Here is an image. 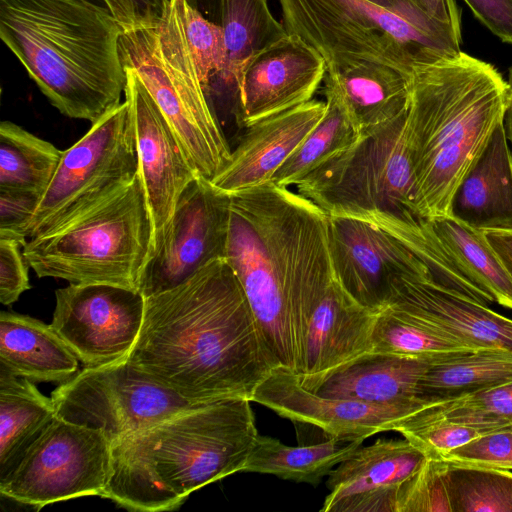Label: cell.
<instances>
[{
	"label": "cell",
	"mask_w": 512,
	"mask_h": 512,
	"mask_svg": "<svg viewBox=\"0 0 512 512\" xmlns=\"http://www.w3.org/2000/svg\"><path fill=\"white\" fill-rule=\"evenodd\" d=\"M127 359L191 402L251 401L279 366L225 258L145 297L141 330Z\"/></svg>",
	"instance_id": "6da1fadb"
},
{
	"label": "cell",
	"mask_w": 512,
	"mask_h": 512,
	"mask_svg": "<svg viewBox=\"0 0 512 512\" xmlns=\"http://www.w3.org/2000/svg\"><path fill=\"white\" fill-rule=\"evenodd\" d=\"M230 196L225 259L276 362L297 373L293 333L334 278L328 215L273 181Z\"/></svg>",
	"instance_id": "7a4b0ae2"
},
{
	"label": "cell",
	"mask_w": 512,
	"mask_h": 512,
	"mask_svg": "<svg viewBox=\"0 0 512 512\" xmlns=\"http://www.w3.org/2000/svg\"><path fill=\"white\" fill-rule=\"evenodd\" d=\"M251 401L199 402L111 444L100 497L126 509H177L189 495L242 472L258 431Z\"/></svg>",
	"instance_id": "3957f363"
},
{
	"label": "cell",
	"mask_w": 512,
	"mask_h": 512,
	"mask_svg": "<svg viewBox=\"0 0 512 512\" xmlns=\"http://www.w3.org/2000/svg\"><path fill=\"white\" fill-rule=\"evenodd\" d=\"M509 96L490 63L464 52L415 70L406 141L424 219L451 216L453 195L503 123Z\"/></svg>",
	"instance_id": "277c9868"
},
{
	"label": "cell",
	"mask_w": 512,
	"mask_h": 512,
	"mask_svg": "<svg viewBox=\"0 0 512 512\" xmlns=\"http://www.w3.org/2000/svg\"><path fill=\"white\" fill-rule=\"evenodd\" d=\"M124 30L83 0H0V37L50 103L91 124L121 104Z\"/></svg>",
	"instance_id": "5b68a950"
},
{
	"label": "cell",
	"mask_w": 512,
	"mask_h": 512,
	"mask_svg": "<svg viewBox=\"0 0 512 512\" xmlns=\"http://www.w3.org/2000/svg\"><path fill=\"white\" fill-rule=\"evenodd\" d=\"M287 33L304 39L326 66L382 62L412 76L460 54L461 34L420 10L392 11L366 0H279Z\"/></svg>",
	"instance_id": "8992f818"
},
{
	"label": "cell",
	"mask_w": 512,
	"mask_h": 512,
	"mask_svg": "<svg viewBox=\"0 0 512 512\" xmlns=\"http://www.w3.org/2000/svg\"><path fill=\"white\" fill-rule=\"evenodd\" d=\"M407 114L362 133L302 179L297 192L329 216L364 220L396 238L422 229L428 220L417 208Z\"/></svg>",
	"instance_id": "52a82bcc"
},
{
	"label": "cell",
	"mask_w": 512,
	"mask_h": 512,
	"mask_svg": "<svg viewBox=\"0 0 512 512\" xmlns=\"http://www.w3.org/2000/svg\"><path fill=\"white\" fill-rule=\"evenodd\" d=\"M151 237L150 214L138 172L133 182L108 200L60 228L28 240L23 254L39 278L139 291Z\"/></svg>",
	"instance_id": "ba28073f"
},
{
	"label": "cell",
	"mask_w": 512,
	"mask_h": 512,
	"mask_svg": "<svg viewBox=\"0 0 512 512\" xmlns=\"http://www.w3.org/2000/svg\"><path fill=\"white\" fill-rule=\"evenodd\" d=\"M120 55L156 102L189 162L211 180L232 149L202 87L177 3L169 1L155 24L123 32Z\"/></svg>",
	"instance_id": "9c48e42d"
},
{
	"label": "cell",
	"mask_w": 512,
	"mask_h": 512,
	"mask_svg": "<svg viewBox=\"0 0 512 512\" xmlns=\"http://www.w3.org/2000/svg\"><path fill=\"white\" fill-rule=\"evenodd\" d=\"M138 171L134 119L124 99L63 151L26 229L27 239L52 232L108 200Z\"/></svg>",
	"instance_id": "30bf717a"
},
{
	"label": "cell",
	"mask_w": 512,
	"mask_h": 512,
	"mask_svg": "<svg viewBox=\"0 0 512 512\" xmlns=\"http://www.w3.org/2000/svg\"><path fill=\"white\" fill-rule=\"evenodd\" d=\"M111 441L100 429L56 416L0 480V494L36 510L69 499L101 496Z\"/></svg>",
	"instance_id": "8fae6325"
},
{
	"label": "cell",
	"mask_w": 512,
	"mask_h": 512,
	"mask_svg": "<svg viewBox=\"0 0 512 512\" xmlns=\"http://www.w3.org/2000/svg\"><path fill=\"white\" fill-rule=\"evenodd\" d=\"M57 416L100 429L111 444L193 404L122 358L85 366L51 393Z\"/></svg>",
	"instance_id": "7c38bea8"
},
{
	"label": "cell",
	"mask_w": 512,
	"mask_h": 512,
	"mask_svg": "<svg viewBox=\"0 0 512 512\" xmlns=\"http://www.w3.org/2000/svg\"><path fill=\"white\" fill-rule=\"evenodd\" d=\"M231 196L198 174L181 194L164 237L139 283L144 297L171 289L225 258Z\"/></svg>",
	"instance_id": "4fadbf2b"
},
{
	"label": "cell",
	"mask_w": 512,
	"mask_h": 512,
	"mask_svg": "<svg viewBox=\"0 0 512 512\" xmlns=\"http://www.w3.org/2000/svg\"><path fill=\"white\" fill-rule=\"evenodd\" d=\"M51 325L84 366L126 358L141 330L145 297L108 284H69L55 291Z\"/></svg>",
	"instance_id": "5bb4252c"
},
{
	"label": "cell",
	"mask_w": 512,
	"mask_h": 512,
	"mask_svg": "<svg viewBox=\"0 0 512 512\" xmlns=\"http://www.w3.org/2000/svg\"><path fill=\"white\" fill-rule=\"evenodd\" d=\"M328 241L335 280L359 304L376 312L387 305L396 277L431 274L401 241L364 220L328 215Z\"/></svg>",
	"instance_id": "9a60e30c"
},
{
	"label": "cell",
	"mask_w": 512,
	"mask_h": 512,
	"mask_svg": "<svg viewBox=\"0 0 512 512\" xmlns=\"http://www.w3.org/2000/svg\"><path fill=\"white\" fill-rule=\"evenodd\" d=\"M124 99L136 133L139 176L146 195L152 237L150 256L161 243L186 187L199 174L185 156L156 102L136 72L125 67Z\"/></svg>",
	"instance_id": "2e32d148"
},
{
	"label": "cell",
	"mask_w": 512,
	"mask_h": 512,
	"mask_svg": "<svg viewBox=\"0 0 512 512\" xmlns=\"http://www.w3.org/2000/svg\"><path fill=\"white\" fill-rule=\"evenodd\" d=\"M377 314L333 278L294 337L301 385L316 392L335 372L370 353Z\"/></svg>",
	"instance_id": "e0dca14e"
},
{
	"label": "cell",
	"mask_w": 512,
	"mask_h": 512,
	"mask_svg": "<svg viewBox=\"0 0 512 512\" xmlns=\"http://www.w3.org/2000/svg\"><path fill=\"white\" fill-rule=\"evenodd\" d=\"M326 73L323 57L300 36L287 33L241 67L235 83L238 122L246 128L310 101Z\"/></svg>",
	"instance_id": "ac0fdd59"
},
{
	"label": "cell",
	"mask_w": 512,
	"mask_h": 512,
	"mask_svg": "<svg viewBox=\"0 0 512 512\" xmlns=\"http://www.w3.org/2000/svg\"><path fill=\"white\" fill-rule=\"evenodd\" d=\"M386 306L473 350L512 351L511 318L436 282L429 273L396 277Z\"/></svg>",
	"instance_id": "d6986e66"
},
{
	"label": "cell",
	"mask_w": 512,
	"mask_h": 512,
	"mask_svg": "<svg viewBox=\"0 0 512 512\" xmlns=\"http://www.w3.org/2000/svg\"><path fill=\"white\" fill-rule=\"evenodd\" d=\"M251 402L293 422L315 426L328 438L345 441H364L375 434L394 431L401 420L416 411L322 396L306 389L297 373L280 365L258 385Z\"/></svg>",
	"instance_id": "ffe728a7"
},
{
	"label": "cell",
	"mask_w": 512,
	"mask_h": 512,
	"mask_svg": "<svg viewBox=\"0 0 512 512\" xmlns=\"http://www.w3.org/2000/svg\"><path fill=\"white\" fill-rule=\"evenodd\" d=\"M403 440L379 439L360 446L328 475L323 512H397L404 484L426 461Z\"/></svg>",
	"instance_id": "44dd1931"
},
{
	"label": "cell",
	"mask_w": 512,
	"mask_h": 512,
	"mask_svg": "<svg viewBox=\"0 0 512 512\" xmlns=\"http://www.w3.org/2000/svg\"><path fill=\"white\" fill-rule=\"evenodd\" d=\"M325 111L326 102L310 100L246 127L230 160L210 181L229 195L271 181Z\"/></svg>",
	"instance_id": "7402d4cb"
},
{
	"label": "cell",
	"mask_w": 512,
	"mask_h": 512,
	"mask_svg": "<svg viewBox=\"0 0 512 512\" xmlns=\"http://www.w3.org/2000/svg\"><path fill=\"white\" fill-rule=\"evenodd\" d=\"M411 77L382 62L353 60L327 67L325 89L337 97L362 134L408 110Z\"/></svg>",
	"instance_id": "603a6c76"
},
{
	"label": "cell",
	"mask_w": 512,
	"mask_h": 512,
	"mask_svg": "<svg viewBox=\"0 0 512 512\" xmlns=\"http://www.w3.org/2000/svg\"><path fill=\"white\" fill-rule=\"evenodd\" d=\"M451 216L482 231L512 232V151L503 123L458 185Z\"/></svg>",
	"instance_id": "cb8c5ba5"
},
{
	"label": "cell",
	"mask_w": 512,
	"mask_h": 512,
	"mask_svg": "<svg viewBox=\"0 0 512 512\" xmlns=\"http://www.w3.org/2000/svg\"><path fill=\"white\" fill-rule=\"evenodd\" d=\"M433 361L370 352L331 375L316 393L381 405L418 410V384Z\"/></svg>",
	"instance_id": "d4e9b609"
},
{
	"label": "cell",
	"mask_w": 512,
	"mask_h": 512,
	"mask_svg": "<svg viewBox=\"0 0 512 512\" xmlns=\"http://www.w3.org/2000/svg\"><path fill=\"white\" fill-rule=\"evenodd\" d=\"M79 359L54 330L41 320L13 312L0 313V369L33 382L69 380Z\"/></svg>",
	"instance_id": "484cf974"
},
{
	"label": "cell",
	"mask_w": 512,
	"mask_h": 512,
	"mask_svg": "<svg viewBox=\"0 0 512 512\" xmlns=\"http://www.w3.org/2000/svg\"><path fill=\"white\" fill-rule=\"evenodd\" d=\"M188 3L223 30L227 64L221 82L225 85L235 86L244 63L287 34L282 23L272 15L267 0H196Z\"/></svg>",
	"instance_id": "4316f807"
},
{
	"label": "cell",
	"mask_w": 512,
	"mask_h": 512,
	"mask_svg": "<svg viewBox=\"0 0 512 512\" xmlns=\"http://www.w3.org/2000/svg\"><path fill=\"white\" fill-rule=\"evenodd\" d=\"M429 222L444 252L486 300L512 310V276L485 232L452 216Z\"/></svg>",
	"instance_id": "83f0119b"
},
{
	"label": "cell",
	"mask_w": 512,
	"mask_h": 512,
	"mask_svg": "<svg viewBox=\"0 0 512 512\" xmlns=\"http://www.w3.org/2000/svg\"><path fill=\"white\" fill-rule=\"evenodd\" d=\"M56 416L52 398L33 381L0 369V480Z\"/></svg>",
	"instance_id": "f1b7e54d"
},
{
	"label": "cell",
	"mask_w": 512,
	"mask_h": 512,
	"mask_svg": "<svg viewBox=\"0 0 512 512\" xmlns=\"http://www.w3.org/2000/svg\"><path fill=\"white\" fill-rule=\"evenodd\" d=\"M362 443L328 438L319 443L288 446L279 439L259 434L242 472L271 474L316 486Z\"/></svg>",
	"instance_id": "f546056e"
},
{
	"label": "cell",
	"mask_w": 512,
	"mask_h": 512,
	"mask_svg": "<svg viewBox=\"0 0 512 512\" xmlns=\"http://www.w3.org/2000/svg\"><path fill=\"white\" fill-rule=\"evenodd\" d=\"M512 382V351L485 349L431 363L418 384L425 404Z\"/></svg>",
	"instance_id": "4dcf8cb0"
},
{
	"label": "cell",
	"mask_w": 512,
	"mask_h": 512,
	"mask_svg": "<svg viewBox=\"0 0 512 512\" xmlns=\"http://www.w3.org/2000/svg\"><path fill=\"white\" fill-rule=\"evenodd\" d=\"M52 143L11 122L0 123V189L34 193L40 197L62 157Z\"/></svg>",
	"instance_id": "1f68e13d"
},
{
	"label": "cell",
	"mask_w": 512,
	"mask_h": 512,
	"mask_svg": "<svg viewBox=\"0 0 512 512\" xmlns=\"http://www.w3.org/2000/svg\"><path fill=\"white\" fill-rule=\"evenodd\" d=\"M326 111L319 123L276 170L272 180L282 187L297 185L333 155L353 144L361 135L337 97L325 89Z\"/></svg>",
	"instance_id": "d6a6232c"
},
{
	"label": "cell",
	"mask_w": 512,
	"mask_h": 512,
	"mask_svg": "<svg viewBox=\"0 0 512 512\" xmlns=\"http://www.w3.org/2000/svg\"><path fill=\"white\" fill-rule=\"evenodd\" d=\"M440 422L492 427L512 424V382L427 403L396 428Z\"/></svg>",
	"instance_id": "836d02e7"
},
{
	"label": "cell",
	"mask_w": 512,
	"mask_h": 512,
	"mask_svg": "<svg viewBox=\"0 0 512 512\" xmlns=\"http://www.w3.org/2000/svg\"><path fill=\"white\" fill-rule=\"evenodd\" d=\"M476 351L434 332L397 310L385 306L375 321L372 351L440 361Z\"/></svg>",
	"instance_id": "e575fe53"
},
{
	"label": "cell",
	"mask_w": 512,
	"mask_h": 512,
	"mask_svg": "<svg viewBox=\"0 0 512 512\" xmlns=\"http://www.w3.org/2000/svg\"><path fill=\"white\" fill-rule=\"evenodd\" d=\"M453 512H512V471L447 463Z\"/></svg>",
	"instance_id": "d590c367"
},
{
	"label": "cell",
	"mask_w": 512,
	"mask_h": 512,
	"mask_svg": "<svg viewBox=\"0 0 512 512\" xmlns=\"http://www.w3.org/2000/svg\"><path fill=\"white\" fill-rule=\"evenodd\" d=\"M177 3L202 87L209 98L215 80L222 81L227 50L222 28L204 17L187 0Z\"/></svg>",
	"instance_id": "8d00e7d4"
},
{
	"label": "cell",
	"mask_w": 512,
	"mask_h": 512,
	"mask_svg": "<svg viewBox=\"0 0 512 512\" xmlns=\"http://www.w3.org/2000/svg\"><path fill=\"white\" fill-rule=\"evenodd\" d=\"M446 471V462L427 458L404 484L397 512H453Z\"/></svg>",
	"instance_id": "74e56055"
},
{
	"label": "cell",
	"mask_w": 512,
	"mask_h": 512,
	"mask_svg": "<svg viewBox=\"0 0 512 512\" xmlns=\"http://www.w3.org/2000/svg\"><path fill=\"white\" fill-rule=\"evenodd\" d=\"M436 459L452 465L512 470V424L483 434Z\"/></svg>",
	"instance_id": "f35d334b"
},
{
	"label": "cell",
	"mask_w": 512,
	"mask_h": 512,
	"mask_svg": "<svg viewBox=\"0 0 512 512\" xmlns=\"http://www.w3.org/2000/svg\"><path fill=\"white\" fill-rule=\"evenodd\" d=\"M498 428L500 427L440 422L400 426L395 431L420 449L427 458L436 459L440 454L460 447Z\"/></svg>",
	"instance_id": "ab89813d"
},
{
	"label": "cell",
	"mask_w": 512,
	"mask_h": 512,
	"mask_svg": "<svg viewBox=\"0 0 512 512\" xmlns=\"http://www.w3.org/2000/svg\"><path fill=\"white\" fill-rule=\"evenodd\" d=\"M23 246L16 239L0 237V302L3 305L13 304L31 288Z\"/></svg>",
	"instance_id": "60d3db41"
},
{
	"label": "cell",
	"mask_w": 512,
	"mask_h": 512,
	"mask_svg": "<svg viewBox=\"0 0 512 512\" xmlns=\"http://www.w3.org/2000/svg\"><path fill=\"white\" fill-rule=\"evenodd\" d=\"M39 199L34 193L0 189V237L16 239L25 245L26 229Z\"/></svg>",
	"instance_id": "b9f144b4"
},
{
	"label": "cell",
	"mask_w": 512,
	"mask_h": 512,
	"mask_svg": "<svg viewBox=\"0 0 512 512\" xmlns=\"http://www.w3.org/2000/svg\"><path fill=\"white\" fill-rule=\"evenodd\" d=\"M108 12L124 32L151 26L158 22L170 0H83Z\"/></svg>",
	"instance_id": "7bdbcfd3"
},
{
	"label": "cell",
	"mask_w": 512,
	"mask_h": 512,
	"mask_svg": "<svg viewBox=\"0 0 512 512\" xmlns=\"http://www.w3.org/2000/svg\"><path fill=\"white\" fill-rule=\"evenodd\" d=\"M474 16L502 42L512 44V0H464Z\"/></svg>",
	"instance_id": "ee69618b"
},
{
	"label": "cell",
	"mask_w": 512,
	"mask_h": 512,
	"mask_svg": "<svg viewBox=\"0 0 512 512\" xmlns=\"http://www.w3.org/2000/svg\"><path fill=\"white\" fill-rule=\"evenodd\" d=\"M428 17L461 34V12L455 0H409Z\"/></svg>",
	"instance_id": "f6af8a7d"
},
{
	"label": "cell",
	"mask_w": 512,
	"mask_h": 512,
	"mask_svg": "<svg viewBox=\"0 0 512 512\" xmlns=\"http://www.w3.org/2000/svg\"><path fill=\"white\" fill-rule=\"evenodd\" d=\"M486 237L512 276V232L484 231Z\"/></svg>",
	"instance_id": "bcb514c9"
},
{
	"label": "cell",
	"mask_w": 512,
	"mask_h": 512,
	"mask_svg": "<svg viewBox=\"0 0 512 512\" xmlns=\"http://www.w3.org/2000/svg\"><path fill=\"white\" fill-rule=\"evenodd\" d=\"M377 6L399 12H411L419 10L409 0H366ZM421 11V10H420Z\"/></svg>",
	"instance_id": "7dc6e473"
},
{
	"label": "cell",
	"mask_w": 512,
	"mask_h": 512,
	"mask_svg": "<svg viewBox=\"0 0 512 512\" xmlns=\"http://www.w3.org/2000/svg\"><path fill=\"white\" fill-rule=\"evenodd\" d=\"M507 83L509 86L510 96H509V102H508V105H507V108L505 111L503 124H504L506 137H507L508 141L510 142L511 148H512V66L509 68V71H508Z\"/></svg>",
	"instance_id": "c3c4849f"
},
{
	"label": "cell",
	"mask_w": 512,
	"mask_h": 512,
	"mask_svg": "<svg viewBox=\"0 0 512 512\" xmlns=\"http://www.w3.org/2000/svg\"><path fill=\"white\" fill-rule=\"evenodd\" d=\"M171 2L175 1V0H170Z\"/></svg>",
	"instance_id": "681fc988"
}]
</instances>
